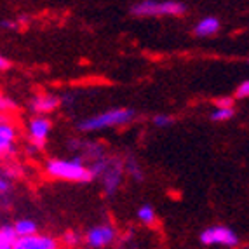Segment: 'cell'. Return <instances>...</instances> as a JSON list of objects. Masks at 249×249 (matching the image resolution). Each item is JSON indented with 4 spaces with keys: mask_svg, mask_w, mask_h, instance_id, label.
I'll use <instances>...</instances> for the list:
<instances>
[{
    "mask_svg": "<svg viewBox=\"0 0 249 249\" xmlns=\"http://www.w3.org/2000/svg\"><path fill=\"white\" fill-rule=\"evenodd\" d=\"M46 173L54 179L71 183H89L94 179L91 169L80 157L51 159L46 162Z\"/></svg>",
    "mask_w": 249,
    "mask_h": 249,
    "instance_id": "obj_1",
    "label": "cell"
},
{
    "mask_svg": "<svg viewBox=\"0 0 249 249\" xmlns=\"http://www.w3.org/2000/svg\"><path fill=\"white\" fill-rule=\"evenodd\" d=\"M136 112L131 108H113V110H107V112L100 113V115H92L89 119H84L79 122V131L84 133H92V131H103V129H112L119 127V125H125L129 122L134 121Z\"/></svg>",
    "mask_w": 249,
    "mask_h": 249,
    "instance_id": "obj_2",
    "label": "cell"
},
{
    "mask_svg": "<svg viewBox=\"0 0 249 249\" xmlns=\"http://www.w3.org/2000/svg\"><path fill=\"white\" fill-rule=\"evenodd\" d=\"M133 14L140 18H162V16H181L185 14L187 7L181 2H175V0H164V2H157V0H143L133 5Z\"/></svg>",
    "mask_w": 249,
    "mask_h": 249,
    "instance_id": "obj_3",
    "label": "cell"
},
{
    "mask_svg": "<svg viewBox=\"0 0 249 249\" xmlns=\"http://www.w3.org/2000/svg\"><path fill=\"white\" fill-rule=\"evenodd\" d=\"M200 242L204 246H225V248H237L239 246V235L229 227L214 225L209 227L200 233Z\"/></svg>",
    "mask_w": 249,
    "mask_h": 249,
    "instance_id": "obj_4",
    "label": "cell"
},
{
    "mask_svg": "<svg viewBox=\"0 0 249 249\" xmlns=\"http://www.w3.org/2000/svg\"><path fill=\"white\" fill-rule=\"evenodd\" d=\"M122 176H124V162L121 159L110 157L105 173L100 176L103 181V190L107 196H115L117 190L122 185Z\"/></svg>",
    "mask_w": 249,
    "mask_h": 249,
    "instance_id": "obj_5",
    "label": "cell"
},
{
    "mask_svg": "<svg viewBox=\"0 0 249 249\" xmlns=\"http://www.w3.org/2000/svg\"><path fill=\"white\" fill-rule=\"evenodd\" d=\"M51 133V121L44 115H35L28 121V138L35 150L44 148Z\"/></svg>",
    "mask_w": 249,
    "mask_h": 249,
    "instance_id": "obj_6",
    "label": "cell"
},
{
    "mask_svg": "<svg viewBox=\"0 0 249 249\" xmlns=\"http://www.w3.org/2000/svg\"><path fill=\"white\" fill-rule=\"evenodd\" d=\"M117 232L112 225H98V227H92L88 233H86V242H88L89 248L92 249H101L110 246L115 241Z\"/></svg>",
    "mask_w": 249,
    "mask_h": 249,
    "instance_id": "obj_7",
    "label": "cell"
},
{
    "mask_svg": "<svg viewBox=\"0 0 249 249\" xmlns=\"http://www.w3.org/2000/svg\"><path fill=\"white\" fill-rule=\"evenodd\" d=\"M13 249H58V241L51 235L35 233L28 237H18Z\"/></svg>",
    "mask_w": 249,
    "mask_h": 249,
    "instance_id": "obj_8",
    "label": "cell"
},
{
    "mask_svg": "<svg viewBox=\"0 0 249 249\" xmlns=\"http://www.w3.org/2000/svg\"><path fill=\"white\" fill-rule=\"evenodd\" d=\"M61 105V98L56 94H51V92H44V94L35 96L34 100L30 101V110L35 113V115H44L54 112L56 108Z\"/></svg>",
    "mask_w": 249,
    "mask_h": 249,
    "instance_id": "obj_9",
    "label": "cell"
},
{
    "mask_svg": "<svg viewBox=\"0 0 249 249\" xmlns=\"http://www.w3.org/2000/svg\"><path fill=\"white\" fill-rule=\"evenodd\" d=\"M218 30H220V21L216 19V18L209 16V18L200 19L196 25V28H194V32H196V35H199V37H211Z\"/></svg>",
    "mask_w": 249,
    "mask_h": 249,
    "instance_id": "obj_10",
    "label": "cell"
},
{
    "mask_svg": "<svg viewBox=\"0 0 249 249\" xmlns=\"http://www.w3.org/2000/svg\"><path fill=\"white\" fill-rule=\"evenodd\" d=\"M14 230H16V235L18 237H28V235H35L38 233V227L34 220H30V218H23V220H18L16 223L13 225Z\"/></svg>",
    "mask_w": 249,
    "mask_h": 249,
    "instance_id": "obj_11",
    "label": "cell"
},
{
    "mask_svg": "<svg viewBox=\"0 0 249 249\" xmlns=\"http://www.w3.org/2000/svg\"><path fill=\"white\" fill-rule=\"evenodd\" d=\"M124 171L134 179V181H143V178H145V175H143V171H142V166L138 164L134 157L125 159L124 160Z\"/></svg>",
    "mask_w": 249,
    "mask_h": 249,
    "instance_id": "obj_12",
    "label": "cell"
},
{
    "mask_svg": "<svg viewBox=\"0 0 249 249\" xmlns=\"http://www.w3.org/2000/svg\"><path fill=\"white\" fill-rule=\"evenodd\" d=\"M138 220L145 225H154L157 221V213L150 204H145V206L138 209Z\"/></svg>",
    "mask_w": 249,
    "mask_h": 249,
    "instance_id": "obj_13",
    "label": "cell"
},
{
    "mask_svg": "<svg viewBox=\"0 0 249 249\" xmlns=\"http://www.w3.org/2000/svg\"><path fill=\"white\" fill-rule=\"evenodd\" d=\"M235 113L233 107H216L211 113V119L216 122H225V121H230Z\"/></svg>",
    "mask_w": 249,
    "mask_h": 249,
    "instance_id": "obj_14",
    "label": "cell"
},
{
    "mask_svg": "<svg viewBox=\"0 0 249 249\" xmlns=\"http://www.w3.org/2000/svg\"><path fill=\"white\" fill-rule=\"evenodd\" d=\"M18 110L16 103H14L9 96L5 94H0V115H5L7 117L9 113H14Z\"/></svg>",
    "mask_w": 249,
    "mask_h": 249,
    "instance_id": "obj_15",
    "label": "cell"
},
{
    "mask_svg": "<svg viewBox=\"0 0 249 249\" xmlns=\"http://www.w3.org/2000/svg\"><path fill=\"white\" fill-rule=\"evenodd\" d=\"M63 242L68 246V248H75V246L80 244V233L75 232V230H68L63 235Z\"/></svg>",
    "mask_w": 249,
    "mask_h": 249,
    "instance_id": "obj_16",
    "label": "cell"
},
{
    "mask_svg": "<svg viewBox=\"0 0 249 249\" xmlns=\"http://www.w3.org/2000/svg\"><path fill=\"white\" fill-rule=\"evenodd\" d=\"M154 124L157 125V127H169V125L173 124V117L159 113V115L154 117Z\"/></svg>",
    "mask_w": 249,
    "mask_h": 249,
    "instance_id": "obj_17",
    "label": "cell"
},
{
    "mask_svg": "<svg viewBox=\"0 0 249 249\" xmlns=\"http://www.w3.org/2000/svg\"><path fill=\"white\" fill-rule=\"evenodd\" d=\"M18 175H19V167H18V164H9V166H5L4 171H2V176H5L7 179H14Z\"/></svg>",
    "mask_w": 249,
    "mask_h": 249,
    "instance_id": "obj_18",
    "label": "cell"
},
{
    "mask_svg": "<svg viewBox=\"0 0 249 249\" xmlns=\"http://www.w3.org/2000/svg\"><path fill=\"white\" fill-rule=\"evenodd\" d=\"M11 188H13V183H11V179H7L5 176L0 175V197H2V196H9Z\"/></svg>",
    "mask_w": 249,
    "mask_h": 249,
    "instance_id": "obj_19",
    "label": "cell"
},
{
    "mask_svg": "<svg viewBox=\"0 0 249 249\" xmlns=\"http://www.w3.org/2000/svg\"><path fill=\"white\" fill-rule=\"evenodd\" d=\"M235 96H237V98H241V100H244V98H249V80H244V82H241V86L235 89Z\"/></svg>",
    "mask_w": 249,
    "mask_h": 249,
    "instance_id": "obj_20",
    "label": "cell"
},
{
    "mask_svg": "<svg viewBox=\"0 0 249 249\" xmlns=\"http://www.w3.org/2000/svg\"><path fill=\"white\" fill-rule=\"evenodd\" d=\"M18 21H13V19H2L0 21V28L4 30H16L18 28Z\"/></svg>",
    "mask_w": 249,
    "mask_h": 249,
    "instance_id": "obj_21",
    "label": "cell"
},
{
    "mask_svg": "<svg viewBox=\"0 0 249 249\" xmlns=\"http://www.w3.org/2000/svg\"><path fill=\"white\" fill-rule=\"evenodd\" d=\"M216 107H233V100L232 98H220V100H216Z\"/></svg>",
    "mask_w": 249,
    "mask_h": 249,
    "instance_id": "obj_22",
    "label": "cell"
},
{
    "mask_svg": "<svg viewBox=\"0 0 249 249\" xmlns=\"http://www.w3.org/2000/svg\"><path fill=\"white\" fill-rule=\"evenodd\" d=\"M11 204H13V200H11V197L9 196L0 197V206H4V208H11Z\"/></svg>",
    "mask_w": 249,
    "mask_h": 249,
    "instance_id": "obj_23",
    "label": "cell"
},
{
    "mask_svg": "<svg viewBox=\"0 0 249 249\" xmlns=\"http://www.w3.org/2000/svg\"><path fill=\"white\" fill-rule=\"evenodd\" d=\"M9 68V61L4 58V56H0V71H4Z\"/></svg>",
    "mask_w": 249,
    "mask_h": 249,
    "instance_id": "obj_24",
    "label": "cell"
},
{
    "mask_svg": "<svg viewBox=\"0 0 249 249\" xmlns=\"http://www.w3.org/2000/svg\"><path fill=\"white\" fill-rule=\"evenodd\" d=\"M14 152H11V150H5L4 146H0V159H4V157H9V155H13Z\"/></svg>",
    "mask_w": 249,
    "mask_h": 249,
    "instance_id": "obj_25",
    "label": "cell"
},
{
    "mask_svg": "<svg viewBox=\"0 0 249 249\" xmlns=\"http://www.w3.org/2000/svg\"><path fill=\"white\" fill-rule=\"evenodd\" d=\"M5 121H9V117H5V115H0V124H2V122H5Z\"/></svg>",
    "mask_w": 249,
    "mask_h": 249,
    "instance_id": "obj_26",
    "label": "cell"
},
{
    "mask_svg": "<svg viewBox=\"0 0 249 249\" xmlns=\"http://www.w3.org/2000/svg\"><path fill=\"white\" fill-rule=\"evenodd\" d=\"M0 249H13V248H9V246H5V244H2V242H0Z\"/></svg>",
    "mask_w": 249,
    "mask_h": 249,
    "instance_id": "obj_27",
    "label": "cell"
}]
</instances>
